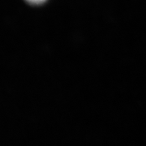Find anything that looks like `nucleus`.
Listing matches in <instances>:
<instances>
[{
	"label": "nucleus",
	"instance_id": "f257e3e1",
	"mask_svg": "<svg viewBox=\"0 0 146 146\" xmlns=\"http://www.w3.org/2000/svg\"><path fill=\"white\" fill-rule=\"evenodd\" d=\"M25 1L33 5H40V4L44 3L46 0H25Z\"/></svg>",
	"mask_w": 146,
	"mask_h": 146
}]
</instances>
